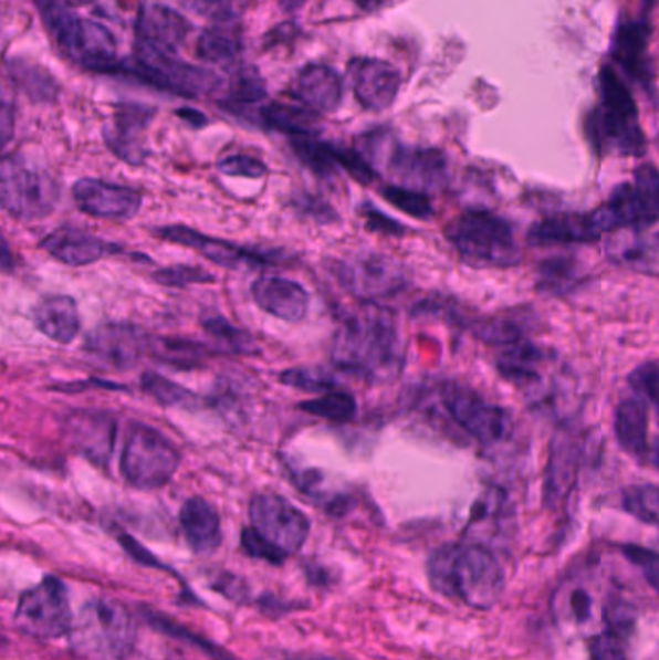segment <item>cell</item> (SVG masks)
<instances>
[{
  "instance_id": "6da1fadb",
  "label": "cell",
  "mask_w": 659,
  "mask_h": 660,
  "mask_svg": "<svg viewBox=\"0 0 659 660\" xmlns=\"http://www.w3.org/2000/svg\"><path fill=\"white\" fill-rule=\"evenodd\" d=\"M341 371L368 383H389L405 365L397 319L384 305L366 304L338 327L331 348Z\"/></svg>"
},
{
  "instance_id": "7a4b0ae2",
  "label": "cell",
  "mask_w": 659,
  "mask_h": 660,
  "mask_svg": "<svg viewBox=\"0 0 659 660\" xmlns=\"http://www.w3.org/2000/svg\"><path fill=\"white\" fill-rule=\"evenodd\" d=\"M428 577L436 591L472 608H491L505 589L495 554L480 543L444 545L431 554Z\"/></svg>"
},
{
  "instance_id": "3957f363",
  "label": "cell",
  "mask_w": 659,
  "mask_h": 660,
  "mask_svg": "<svg viewBox=\"0 0 659 660\" xmlns=\"http://www.w3.org/2000/svg\"><path fill=\"white\" fill-rule=\"evenodd\" d=\"M599 107L584 122V132L598 155L640 157L646 151L645 132L638 121L632 93L614 70L599 72Z\"/></svg>"
},
{
  "instance_id": "277c9868",
  "label": "cell",
  "mask_w": 659,
  "mask_h": 660,
  "mask_svg": "<svg viewBox=\"0 0 659 660\" xmlns=\"http://www.w3.org/2000/svg\"><path fill=\"white\" fill-rule=\"evenodd\" d=\"M46 30L61 51L82 69L101 74H121L123 61L116 56L113 33L101 23L74 14L64 0H35Z\"/></svg>"
},
{
  "instance_id": "5b68a950",
  "label": "cell",
  "mask_w": 659,
  "mask_h": 660,
  "mask_svg": "<svg viewBox=\"0 0 659 660\" xmlns=\"http://www.w3.org/2000/svg\"><path fill=\"white\" fill-rule=\"evenodd\" d=\"M444 238L467 265L509 269L519 265L521 250L506 220L482 209L460 213L444 227Z\"/></svg>"
},
{
  "instance_id": "8992f818",
  "label": "cell",
  "mask_w": 659,
  "mask_h": 660,
  "mask_svg": "<svg viewBox=\"0 0 659 660\" xmlns=\"http://www.w3.org/2000/svg\"><path fill=\"white\" fill-rule=\"evenodd\" d=\"M72 647L93 660H126L136 646V622L123 603L95 597L80 608L70 630Z\"/></svg>"
},
{
  "instance_id": "52a82bcc",
  "label": "cell",
  "mask_w": 659,
  "mask_h": 660,
  "mask_svg": "<svg viewBox=\"0 0 659 660\" xmlns=\"http://www.w3.org/2000/svg\"><path fill=\"white\" fill-rule=\"evenodd\" d=\"M358 153L374 170H385L402 188L426 193L443 188L447 182L443 153L397 144L387 132H369L362 136L358 139Z\"/></svg>"
},
{
  "instance_id": "ba28073f",
  "label": "cell",
  "mask_w": 659,
  "mask_h": 660,
  "mask_svg": "<svg viewBox=\"0 0 659 660\" xmlns=\"http://www.w3.org/2000/svg\"><path fill=\"white\" fill-rule=\"evenodd\" d=\"M0 203L10 217L35 222L59 206V186L53 176L22 155H7L0 167Z\"/></svg>"
},
{
  "instance_id": "9c48e42d",
  "label": "cell",
  "mask_w": 659,
  "mask_h": 660,
  "mask_svg": "<svg viewBox=\"0 0 659 660\" xmlns=\"http://www.w3.org/2000/svg\"><path fill=\"white\" fill-rule=\"evenodd\" d=\"M182 455L154 427L134 426L124 444L121 471L126 483L142 491H155L175 478Z\"/></svg>"
},
{
  "instance_id": "30bf717a",
  "label": "cell",
  "mask_w": 659,
  "mask_h": 660,
  "mask_svg": "<svg viewBox=\"0 0 659 660\" xmlns=\"http://www.w3.org/2000/svg\"><path fill=\"white\" fill-rule=\"evenodd\" d=\"M121 74H132L163 92L182 97H200L219 85L216 74L178 61L177 54L163 53L154 46L136 43V59L124 62Z\"/></svg>"
},
{
  "instance_id": "8fae6325",
  "label": "cell",
  "mask_w": 659,
  "mask_h": 660,
  "mask_svg": "<svg viewBox=\"0 0 659 660\" xmlns=\"http://www.w3.org/2000/svg\"><path fill=\"white\" fill-rule=\"evenodd\" d=\"M441 404L452 423L482 447H495L513 431L509 411L470 388L447 385L441 390Z\"/></svg>"
},
{
  "instance_id": "7c38bea8",
  "label": "cell",
  "mask_w": 659,
  "mask_h": 660,
  "mask_svg": "<svg viewBox=\"0 0 659 660\" xmlns=\"http://www.w3.org/2000/svg\"><path fill=\"white\" fill-rule=\"evenodd\" d=\"M74 616L70 610L69 593L56 577H45L41 584L23 593L14 612V626L23 636L56 639L70 633Z\"/></svg>"
},
{
  "instance_id": "4fadbf2b",
  "label": "cell",
  "mask_w": 659,
  "mask_h": 660,
  "mask_svg": "<svg viewBox=\"0 0 659 660\" xmlns=\"http://www.w3.org/2000/svg\"><path fill=\"white\" fill-rule=\"evenodd\" d=\"M250 522L258 535L286 556L299 553L310 535L306 514L279 494H255L250 501Z\"/></svg>"
},
{
  "instance_id": "5bb4252c",
  "label": "cell",
  "mask_w": 659,
  "mask_h": 660,
  "mask_svg": "<svg viewBox=\"0 0 659 660\" xmlns=\"http://www.w3.org/2000/svg\"><path fill=\"white\" fill-rule=\"evenodd\" d=\"M341 286L364 302H374L399 292L405 286V271L395 259L377 251L356 253L343 259L337 269Z\"/></svg>"
},
{
  "instance_id": "9a60e30c",
  "label": "cell",
  "mask_w": 659,
  "mask_h": 660,
  "mask_svg": "<svg viewBox=\"0 0 659 660\" xmlns=\"http://www.w3.org/2000/svg\"><path fill=\"white\" fill-rule=\"evenodd\" d=\"M154 346L144 328L132 323H103L84 342V354L95 364L126 371L138 365Z\"/></svg>"
},
{
  "instance_id": "2e32d148",
  "label": "cell",
  "mask_w": 659,
  "mask_h": 660,
  "mask_svg": "<svg viewBox=\"0 0 659 660\" xmlns=\"http://www.w3.org/2000/svg\"><path fill=\"white\" fill-rule=\"evenodd\" d=\"M72 196L82 213L103 220L134 219L144 203L139 191L97 178L77 180L72 186Z\"/></svg>"
},
{
  "instance_id": "e0dca14e",
  "label": "cell",
  "mask_w": 659,
  "mask_h": 660,
  "mask_svg": "<svg viewBox=\"0 0 659 660\" xmlns=\"http://www.w3.org/2000/svg\"><path fill=\"white\" fill-rule=\"evenodd\" d=\"M155 234L159 235L165 242L178 243V245H185V248H190V250L200 251L203 258L209 259L216 265L224 266V269H238V266L242 265L263 266L273 263V253L240 248L237 243L227 242V240H221V238L200 234V232H196L192 228H157Z\"/></svg>"
},
{
  "instance_id": "ac0fdd59",
  "label": "cell",
  "mask_w": 659,
  "mask_h": 660,
  "mask_svg": "<svg viewBox=\"0 0 659 660\" xmlns=\"http://www.w3.org/2000/svg\"><path fill=\"white\" fill-rule=\"evenodd\" d=\"M66 437L77 454L84 455L101 470L107 468L115 448L116 423L105 411H74L66 419Z\"/></svg>"
},
{
  "instance_id": "d6986e66",
  "label": "cell",
  "mask_w": 659,
  "mask_h": 660,
  "mask_svg": "<svg viewBox=\"0 0 659 660\" xmlns=\"http://www.w3.org/2000/svg\"><path fill=\"white\" fill-rule=\"evenodd\" d=\"M354 95L362 107L381 113L391 107L400 90L399 70L379 59H353L348 64Z\"/></svg>"
},
{
  "instance_id": "ffe728a7",
  "label": "cell",
  "mask_w": 659,
  "mask_h": 660,
  "mask_svg": "<svg viewBox=\"0 0 659 660\" xmlns=\"http://www.w3.org/2000/svg\"><path fill=\"white\" fill-rule=\"evenodd\" d=\"M154 114V108L144 105H121L116 108L113 124L103 132L108 149L118 159L130 165H142L147 157L144 136Z\"/></svg>"
},
{
  "instance_id": "44dd1931",
  "label": "cell",
  "mask_w": 659,
  "mask_h": 660,
  "mask_svg": "<svg viewBox=\"0 0 659 660\" xmlns=\"http://www.w3.org/2000/svg\"><path fill=\"white\" fill-rule=\"evenodd\" d=\"M580 450V440L575 434L568 431L555 434L545 470L544 502L547 509L561 506L575 489Z\"/></svg>"
},
{
  "instance_id": "7402d4cb",
  "label": "cell",
  "mask_w": 659,
  "mask_h": 660,
  "mask_svg": "<svg viewBox=\"0 0 659 660\" xmlns=\"http://www.w3.org/2000/svg\"><path fill=\"white\" fill-rule=\"evenodd\" d=\"M41 250L69 266H85L101 259L121 253L116 243L105 242L100 235L87 234L76 228H59L41 240Z\"/></svg>"
},
{
  "instance_id": "603a6c76",
  "label": "cell",
  "mask_w": 659,
  "mask_h": 660,
  "mask_svg": "<svg viewBox=\"0 0 659 660\" xmlns=\"http://www.w3.org/2000/svg\"><path fill=\"white\" fill-rule=\"evenodd\" d=\"M255 305L276 319L299 323L310 310V296L299 282L283 276H261L252 284Z\"/></svg>"
},
{
  "instance_id": "cb8c5ba5",
  "label": "cell",
  "mask_w": 659,
  "mask_h": 660,
  "mask_svg": "<svg viewBox=\"0 0 659 660\" xmlns=\"http://www.w3.org/2000/svg\"><path fill=\"white\" fill-rule=\"evenodd\" d=\"M188 31H190V23L175 10L161 4H147L142 8L136 23L138 43L154 46L163 53H177Z\"/></svg>"
},
{
  "instance_id": "d4e9b609",
  "label": "cell",
  "mask_w": 659,
  "mask_h": 660,
  "mask_svg": "<svg viewBox=\"0 0 659 660\" xmlns=\"http://www.w3.org/2000/svg\"><path fill=\"white\" fill-rule=\"evenodd\" d=\"M602 238L590 213H559L540 220L530 228L529 240L534 245H571L592 243Z\"/></svg>"
},
{
  "instance_id": "484cf974",
  "label": "cell",
  "mask_w": 659,
  "mask_h": 660,
  "mask_svg": "<svg viewBox=\"0 0 659 660\" xmlns=\"http://www.w3.org/2000/svg\"><path fill=\"white\" fill-rule=\"evenodd\" d=\"M650 23L646 20H627L615 31V61L621 64L625 72H629L640 84H648L652 80V70L648 61V41H650Z\"/></svg>"
},
{
  "instance_id": "4316f807",
  "label": "cell",
  "mask_w": 659,
  "mask_h": 660,
  "mask_svg": "<svg viewBox=\"0 0 659 660\" xmlns=\"http://www.w3.org/2000/svg\"><path fill=\"white\" fill-rule=\"evenodd\" d=\"M294 95L315 113H335L343 101V82L325 64H307L294 82Z\"/></svg>"
},
{
  "instance_id": "83f0119b",
  "label": "cell",
  "mask_w": 659,
  "mask_h": 660,
  "mask_svg": "<svg viewBox=\"0 0 659 660\" xmlns=\"http://www.w3.org/2000/svg\"><path fill=\"white\" fill-rule=\"evenodd\" d=\"M180 525L188 547L196 554L216 553L221 545V520L217 510L201 496H192L180 509Z\"/></svg>"
},
{
  "instance_id": "f1b7e54d",
  "label": "cell",
  "mask_w": 659,
  "mask_h": 660,
  "mask_svg": "<svg viewBox=\"0 0 659 660\" xmlns=\"http://www.w3.org/2000/svg\"><path fill=\"white\" fill-rule=\"evenodd\" d=\"M39 333L56 344H70L80 333V313L72 296H46L31 312Z\"/></svg>"
},
{
  "instance_id": "f546056e",
  "label": "cell",
  "mask_w": 659,
  "mask_h": 660,
  "mask_svg": "<svg viewBox=\"0 0 659 660\" xmlns=\"http://www.w3.org/2000/svg\"><path fill=\"white\" fill-rule=\"evenodd\" d=\"M545 359L547 356L542 349L526 338H521L501 346V354L495 365H498L499 375L509 383H513L514 387H532L540 380V369L545 364Z\"/></svg>"
},
{
  "instance_id": "4dcf8cb0",
  "label": "cell",
  "mask_w": 659,
  "mask_h": 660,
  "mask_svg": "<svg viewBox=\"0 0 659 660\" xmlns=\"http://www.w3.org/2000/svg\"><path fill=\"white\" fill-rule=\"evenodd\" d=\"M615 437L627 454L645 460L650 452L648 444V408L637 398L623 400L615 410Z\"/></svg>"
},
{
  "instance_id": "1f68e13d",
  "label": "cell",
  "mask_w": 659,
  "mask_h": 660,
  "mask_svg": "<svg viewBox=\"0 0 659 660\" xmlns=\"http://www.w3.org/2000/svg\"><path fill=\"white\" fill-rule=\"evenodd\" d=\"M261 121L269 128L279 129L294 137H315L320 132V121L306 108L291 107L283 103H271L261 111Z\"/></svg>"
},
{
  "instance_id": "d6a6232c",
  "label": "cell",
  "mask_w": 659,
  "mask_h": 660,
  "mask_svg": "<svg viewBox=\"0 0 659 660\" xmlns=\"http://www.w3.org/2000/svg\"><path fill=\"white\" fill-rule=\"evenodd\" d=\"M632 196L637 206L640 227H648L659 220V170L652 165H642L635 170Z\"/></svg>"
},
{
  "instance_id": "836d02e7",
  "label": "cell",
  "mask_w": 659,
  "mask_h": 660,
  "mask_svg": "<svg viewBox=\"0 0 659 660\" xmlns=\"http://www.w3.org/2000/svg\"><path fill=\"white\" fill-rule=\"evenodd\" d=\"M292 149L296 153L300 163L306 165L314 175L331 176L341 167L338 147L317 142L315 137H296L292 142Z\"/></svg>"
},
{
  "instance_id": "e575fe53",
  "label": "cell",
  "mask_w": 659,
  "mask_h": 660,
  "mask_svg": "<svg viewBox=\"0 0 659 660\" xmlns=\"http://www.w3.org/2000/svg\"><path fill=\"white\" fill-rule=\"evenodd\" d=\"M299 408L310 413V416L335 421V423L353 421L354 416H356V400L343 390H331V392H325V395L314 398V400L300 402Z\"/></svg>"
},
{
  "instance_id": "d590c367",
  "label": "cell",
  "mask_w": 659,
  "mask_h": 660,
  "mask_svg": "<svg viewBox=\"0 0 659 660\" xmlns=\"http://www.w3.org/2000/svg\"><path fill=\"white\" fill-rule=\"evenodd\" d=\"M242 51L237 33L222 28H209L198 39V56L216 64H229Z\"/></svg>"
},
{
  "instance_id": "8d00e7d4",
  "label": "cell",
  "mask_w": 659,
  "mask_h": 660,
  "mask_svg": "<svg viewBox=\"0 0 659 660\" xmlns=\"http://www.w3.org/2000/svg\"><path fill=\"white\" fill-rule=\"evenodd\" d=\"M155 354L163 359V364L175 365L180 369H192L200 367L203 359L211 356V349L203 344L190 341H175V338H161L157 341V346H151Z\"/></svg>"
},
{
  "instance_id": "74e56055",
  "label": "cell",
  "mask_w": 659,
  "mask_h": 660,
  "mask_svg": "<svg viewBox=\"0 0 659 660\" xmlns=\"http://www.w3.org/2000/svg\"><path fill=\"white\" fill-rule=\"evenodd\" d=\"M10 74L14 84L20 85L23 93H28V97L33 101H53L56 95V85H54L53 77L49 76V72L33 66V64H25L22 61L10 62Z\"/></svg>"
},
{
  "instance_id": "f35d334b",
  "label": "cell",
  "mask_w": 659,
  "mask_h": 660,
  "mask_svg": "<svg viewBox=\"0 0 659 660\" xmlns=\"http://www.w3.org/2000/svg\"><path fill=\"white\" fill-rule=\"evenodd\" d=\"M142 390L151 396L155 402L167 406V408H190L196 404V395L188 388L180 387L175 380L165 379L163 375L147 371L142 375Z\"/></svg>"
},
{
  "instance_id": "ab89813d",
  "label": "cell",
  "mask_w": 659,
  "mask_h": 660,
  "mask_svg": "<svg viewBox=\"0 0 659 660\" xmlns=\"http://www.w3.org/2000/svg\"><path fill=\"white\" fill-rule=\"evenodd\" d=\"M623 509L642 524L659 527V486L635 485L623 491Z\"/></svg>"
},
{
  "instance_id": "60d3db41",
  "label": "cell",
  "mask_w": 659,
  "mask_h": 660,
  "mask_svg": "<svg viewBox=\"0 0 659 660\" xmlns=\"http://www.w3.org/2000/svg\"><path fill=\"white\" fill-rule=\"evenodd\" d=\"M203 328L216 341L217 352H229V354L252 352V336L244 333L242 328L232 327L229 321L222 319L219 315L203 319Z\"/></svg>"
},
{
  "instance_id": "b9f144b4",
  "label": "cell",
  "mask_w": 659,
  "mask_h": 660,
  "mask_svg": "<svg viewBox=\"0 0 659 660\" xmlns=\"http://www.w3.org/2000/svg\"><path fill=\"white\" fill-rule=\"evenodd\" d=\"M381 196L391 206L400 209L402 213L415 217V219L428 220L433 217V207H431L430 198L423 191L410 190V188H402V186L391 184V186L384 188Z\"/></svg>"
},
{
  "instance_id": "7bdbcfd3",
  "label": "cell",
  "mask_w": 659,
  "mask_h": 660,
  "mask_svg": "<svg viewBox=\"0 0 659 660\" xmlns=\"http://www.w3.org/2000/svg\"><path fill=\"white\" fill-rule=\"evenodd\" d=\"M279 380L286 387L299 388L304 392H331L337 388V379L323 369L315 367H302V369H289L279 375Z\"/></svg>"
},
{
  "instance_id": "ee69618b",
  "label": "cell",
  "mask_w": 659,
  "mask_h": 660,
  "mask_svg": "<svg viewBox=\"0 0 659 660\" xmlns=\"http://www.w3.org/2000/svg\"><path fill=\"white\" fill-rule=\"evenodd\" d=\"M265 93V82L261 80L258 70L244 69L232 77L227 97L232 105H253L260 103Z\"/></svg>"
},
{
  "instance_id": "f6af8a7d",
  "label": "cell",
  "mask_w": 659,
  "mask_h": 660,
  "mask_svg": "<svg viewBox=\"0 0 659 660\" xmlns=\"http://www.w3.org/2000/svg\"><path fill=\"white\" fill-rule=\"evenodd\" d=\"M154 281L161 286H170V289H185L190 284H208L213 282V274L203 271L200 266L193 265H175L165 266L155 271Z\"/></svg>"
},
{
  "instance_id": "bcb514c9",
  "label": "cell",
  "mask_w": 659,
  "mask_h": 660,
  "mask_svg": "<svg viewBox=\"0 0 659 660\" xmlns=\"http://www.w3.org/2000/svg\"><path fill=\"white\" fill-rule=\"evenodd\" d=\"M629 385L637 395L645 396L648 402L659 411V365L648 362L638 365L629 375Z\"/></svg>"
},
{
  "instance_id": "7dc6e473",
  "label": "cell",
  "mask_w": 659,
  "mask_h": 660,
  "mask_svg": "<svg viewBox=\"0 0 659 660\" xmlns=\"http://www.w3.org/2000/svg\"><path fill=\"white\" fill-rule=\"evenodd\" d=\"M588 651L592 660H630L627 638L611 630L604 631L592 639Z\"/></svg>"
},
{
  "instance_id": "c3c4849f",
  "label": "cell",
  "mask_w": 659,
  "mask_h": 660,
  "mask_svg": "<svg viewBox=\"0 0 659 660\" xmlns=\"http://www.w3.org/2000/svg\"><path fill=\"white\" fill-rule=\"evenodd\" d=\"M575 266L568 263L567 259H553L540 266V289H547V292L559 290L563 292L567 284L573 282Z\"/></svg>"
},
{
  "instance_id": "681fc988",
  "label": "cell",
  "mask_w": 659,
  "mask_h": 660,
  "mask_svg": "<svg viewBox=\"0 0 659 660\" xmlns=\"http://www.w3.org/2000/svg\"><path fill=\"white\" fill-rule=\"evenodd\" d=\"M217 168L221 170L222 175L253 178V180L268 175V167L250 155H230V157L219 160Z\"/></svg>"
},
{
  "instance_id": "f907efd6",
  "label": "cell",
  "mask_w": 659,
  "mask_h": 660,
  "mask_svg": "<svg viewBox=\"0 0 659 660\" xmlns=\"http://www.w3.org/2000/svg\"><path fill=\"white\" fill-rule=\"evenodd\" d=\"M623 554L635 566L642 569L646 582L650 584L653 591L659 593V553H653V551H648L645 547H637V545H627V547H623Z\"/></svg>"
},
{
  "instance_id": "816d5d0a",
  "label": "cell",
  "mask_w": 659,
  "mask_h": 660,
  "mask_svg": "<svg viewBox=\"0 0 659 660\" xmlns=\"http://www.w3.org/2000/svg\"><path fill=\"white\" fill-rule=\"evenodd\" d=\"M604 620L607 624V630L619 633L623 638H627L632 633L635 628V610L627 603L615 599L614 603H609L606 608V616Z\"/></svg>"
},
{
  "instance_id": "f5cc1de1",
  "label": "cell",
  "mask_w": 659,
  "mask_h": 660,
  "mask_svg": "<svg viewBox=\"0 0 659 660\" xmlns=\"http://www.w3.org/2000/svg\"><path fill=\"white\" fill-rule=\"evenodd\" d=\"M242 547L252 558L271 562V564H281L286 558V554L281 553L279 548L269 545L268 541L255 533L253 527H245L242 532Z\"/></svg>"
},
{
  "instance_id": "db71d44e",
  "label": "cell",
  "mask_w": 659,
  "mask_h": 660,
  "mask_svg": "<svg viewBox=\"0 0 659 660\" xmlns=\"http://www.w3.org/2000/svg\"><path fill=\"white\" fill-rule=\"evenodd\" d=\"M196 14L216 18L219 22H230L237 12V0H180Z\"/></svg>"
},
{
  "instance_id": "11a10c76",
  "label": "cell",
  "mask_w": 659,
  "mask_h": 660,
  "mask_svg": "<svg viewBox=\"0 0 659 660\" xmlns=\"http://www.w3.org/2000/svg\"><path fill=\"white\" fill-rule=\"evenodd\" d=\"M364 213H366V222H368L369 230L389 235L405 234V228L400 227L397 220L385 217L384 213L376 211L374 207H366V211H364Z\"/></svg>"
},
{
  "instance_id": "9f6ffc18",
  "label": "cell",
  "mask_w": 659,
  "mask_h": 660,
  "mask_svg": "<svg viewBox=\"0 0 659 660\" xmlns=\"http://www.w3.org/2000/svg\"><path fill=\"white\" fill-rule=\"evenodd\" d=\"M300 211H304L307 217H312V219L320 220V222H331V220H337V213L331 209L327 203H322V201H315L312 198H304L302 201L296 203Z\"/></svg>"
},
{
  "instance_id": "6f0895ef",
  "label": "cell",
  "mask_w": 659,
  "mask_h": 660,
  "mask_svg": "<svg viewBox=\"0 0 659 660\" xmlns=\"http://www.w3.org/2000/svg\"><path fill=\"white\" fill-rule=\"evenodd\" d=\"M568 600H571V603H568V605H571V610H573V615H575L578 622H583L584 618L590 616L592 599L590 595L584 591V589H575Z\"/></svg>"
},
{
  "instance_id": "680465c9",
  "label": "cell",
  "mask_w": 659,
  "mask_h": 660,
  "mask_svg": "<svg viewBox=\"0 0 659 660\" xmlns=\"http://www.w3.org/2000/svg\"><path fill=\"white\" fill-rule=\"evenodd\" d=\"M178 116L185 118L186 122H190L193 128H201V126L208 124V118H206L203 114L198 113V111H192V108H182V111H178Z\"/></svg>"
},
{
  "instance_id": "91938a15",
  "label": "cell",
  "mask_w": 659,
  "mask_h": 660,
  "mask_svg": "<svg viewBox=\"0 0 659 660\" xmlns=\"http://www.w3.org/2000/svg\"><path fill=\"white\" fill-rule=\"evenodd\" d=\"M10 128H12V114H10V105L4 103V108H2V137H4V144H8V139H10Z\"/></svg>"
},
{
  "instance_id": "94428289",
  "label": "cell",
  "mask_w": 659,
  "mask_h": 660,
  "mask_svg": "<svg viewBox=\"0 0 659 660\" xmlns=\"http://www.w3.org/2000/svg\"><path fill=\"white\" fill-rule=\"evenodd\" d=\"M356 7L364 10V12H374L377 8H381L385 4V0H353Z\"/></svg>"
},
{
  "instance_id": "6125c7cd",
  "label": "cell",
  "mask_w": 659,
  "mask_h": 660,
  "mask_svg": "<svg viewBox=\"0 0 659 660\" xmlns=\"http://www.w3.org/2000/svg\"><path fill=\"white\" fill-rule=\"evenodd\" d=\"M648 458H650V462H652L653 465H656V468H659V439L656 440V444H653V447L650 448V452H648Z\"/></svg>"
},
{
  "instance_id": "be15d7a7",
  "label": "cell",
  "mask_w": 659,
  "mask_h": 660,
  "mask_svg": "<svg viewBox=\"0 0 659 660\" xmlns=\"http://www.w3.org/2000/svg\"><path fill=\"white\" fill-rule=\"evenodd\" d=\"M279 2L283 4V8H286V10H291L292 12V10H299L306 0H279Z\"/></svg>"
},
{
  "instance_id": "e7e4bbea",
  "label": "cell",
  "mask_w": 659,
  "mask_h": 660,
  "mask_svg": "<svg viewBox=\"0 0 659 660\" xmlns=\"http://www.w3.org/2000/svg\"><path fill=\"white\" fill-rule=\"evenodd\" d=\"M642 2H645L646 7L650 8L653 7V2H656V0H642Z\"/></svg>"
}]
</instances>
